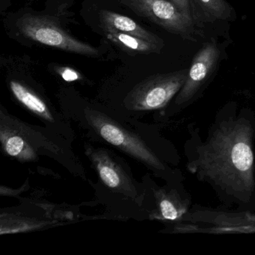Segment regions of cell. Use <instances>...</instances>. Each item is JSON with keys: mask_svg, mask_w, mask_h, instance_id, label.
<instances>
[{"mask_svg": "<svg viewBox=\"0 0 255 255\" xmlns=\"http://www.w3.org/2000/svg\"><path fill=\"white\" fill-rule=\"evenodd\" d=\"M253 129L247 121H228L219 125L188 168L227 195L248 201L255 193Z\"/></svg>", "mask_w": 255, "mask_h": 255, "instance_id": "obj_1", "label": "cell"}, {"mask_svg": "<svg viewBox=\"0 0 255 255\" xmlns=\"http://www.w3.org/2000/svg\"><path fill=\"white\" fill-rule=\"evenodd\" d=\"M188 73L189 69H183L147 77L128 94L125 99L127 107L134 111H148L165 107L183 87Z\"/></svg>", "mask_w": 255, "mask_h": 255, "instance_id": "obj_2", "label": "cell"}, {"mask_svg": "<svg viewBox=\"0 0 255 255\" xmlns=\"http://www.w3.org/2000/svg\"><path fill=\"white\" fill-rule=\"evenodd\" d=\"M17 27L35 42L82 56H99L98 49L71 36L48 17L27 14L18 20Z\"/></svg>", "mask_w": 255, "mask_h": 255, "instance_id": "obj_3", "label": "cell"}, {"mask_svg": "<svg viewBox=\"0 0 255 255\" xmlns=\"http://www.w3.org/2000/svg\"><path fill=\"white\" fill-rule=\"evenodd\" d=\"M86 116L91 126L107 142L154 169L165 170L163 164L157 156L137 135L122 128L105 115L89 111Z\"/></svg>", "mask_w": 255, "mask_h": 255, "instance_id": "obj_4", "label": "cell"}, {"mask_svg": "<svg viewBox=\"0 0 255 255\" xmlns=\"http://www.w3.org/2000/svg\"><path fill=\"white\" fill-rule=\"evenodd\" d=\"M137 15L161 26L167 32L187 38L193 32V22L188 20L171 0H122Z\"/></svg>", "mask_w": 255, "mask_h": 255, "instance_id": "obj_5", "label": "cell"}, {"mask_svg": "<svg viewBox=\"0 0 255 255\" xmlns=\"http://www.w3.org/2000/svg\"><path fill=\"white\" fill-rule=\"evenodd\" d=\"M193 219L194 222H204L211 226L201 228L192 225H181L176 227L174 231L213 234H255V214L252 213L205 212L196 213Z\"/></svg>", "mask_w": 255, "mask_h": 255, "instance_id": "obj_6", "label": "cell"}, {"mask_svg": "<svg viewBox=\"0 0 255 255\" xmlns=\"http://www.w3.org/2000/svg\"><path fill=\"white\" fill-rule=\"evenodd\" d=\"M220 53L214 41L206 44L198 52L189 69L187 78L178 92L177 106L186 104L194 98L217 65Z\"/></svg>", "mask_w": 255, "mask_h": 255, "instance_id": "obj_7", "label": "cell"}, {"mask_svg": "<svg viewBox=\"0 0 255 255\" xmlns=\"http://www.w3.org/2000/svg\"><path fill=\"white\" fill-rule=\"evenodd\" d=\"M87 154L104 184L113 190L129 196L133 198L137 196L136 190L130 177L107 150L89 149Z\"/></svg>", "mask_w": 255, "mask_h": 255, "instance_id": "obj_8", "label": "cell"}, {"mask_svg": "<svg viewBox=\"0 0 255 255\" xmlns=\"http://www.w3.org/2000/svg\"><path fill=\"white\" fill-rule=\"evenodd\" d=\"M22 128L23 125L21 124ZM0 141L5 153L11 157L23 162L38 159L36 147L26 138L24 129L22 131L20 123L9 116H4L1 112Z\"/></svg>", "mask_w": 255, "mask_h": 255, "instance_id": "obj_9", "label": "cell"}, {"mask_svg": "<svg viewBox=\"0 0 255 255\" xmlns=\"http://www.w3.org/2000/svg\"><path fill=\"white\" fill-rule=\"evenodd\" d=\"M101 24L105 32H118L133 35L162 46V41L154 34L141 27L132 19L113 11L103 10L100 13Z\"/></svg>", "mask_w": 255, "mask_h": 255, "instance_id": "obj_10", "label": "cell"}, {"mask_svg": "<svg viewBox=\"0 0 255 255\" xmlns=\"http://www.w3.org/2000/svg\"><path fill=\"white\" fill-rule=\"evenodd\" d=\"M156 209L152 213L153 219L158 220L177 222L183 220L187 214L189 203L183 201L175 191L164 189L155 192Z\"/></svg>", "mask_w": 255, "mask_h": 255, "instance_id": "obj_11", "label": "cell"}, {"mask_svg": "<svg viewBox=\"0 0 255 255\" xmlns=\"http://www.w3.org/2000/svg\"><path fill=\"white\" fill-rule=\"evenodd\" d=\"M9 87L14 98L26 109L47 122H53V115L44 101L20 82L11 80Z\"/></svg>", "mask_w": 255, "mask_h": 255, "instance_id": "obj_12", "label": "cell"}, {"mask_svg": "<svg viewBox=\"0 0 255 255\" xmlns=\"http://www.w3.org/2000/svg\"><path fill=\"white\" fill-rule=\"evenodd\" d=\"M106 35L113 44L127 51L138 53H159L162 45L142 38L118 32H106Z\"/></svg>", "mask_w": 255, "mask_h": 255, "instance_id": "obj_13", "label": "cell"}, {"mask_svg": "<svg viewBox=\"0 0 255 255\" xmlns=\"http://www.w3.org/2000/svg\"><path fill=\"white\" fill-rule=\"evenodd\" d=\"M191 6L201 11L207 21L231 20L232 8L225 0H190Z\"/></svg>", "mask_w": 255, "mask_h": 255, "instance_id": "obj_14", "label": "cell"}, {"mask_svg": "<svg viewBox=\"0 0 255 255\" xmlns=\"http://www.w3.org/2000/svg\"><path fill=\"white\" fill-rule=\"evenodd\" d=\"M50 222L37 219L11 214L1 215V235L35 231L46 226Z\"/></svg>", "mask_w": 255, "mask_h": 255, "instance_id": "obj_15", "label": "cell"}, {"mask_svg": "<svg viewBox=\"0 0 255 255\" xmlns=\"http://www.w3.org/2000/svg\"><path fill=\"white\" fill-rule=\"evenodd\" d=\"M171 1L179 8L188 20L194 23L190 0H171Z\"/></svg>", "mask_w": 255, "mask_h": 255, "instance_id": "obj_16", "label": "cell"}, {"mask_svg": "<svg viewBox=\"0 0 255 255\" xmlns=\"http://www.w3.org/2000/svg\"><path fill=\"white\" fill-rule=\"evenodd\" d=\"M61 77L66 82H74L80 79V74L70 68H63L59 71Z\"/></svg>", "mask_w": 255, "mask_h": 255, "instance_id": "obj_17", "label": "cell"}]
</instances>
